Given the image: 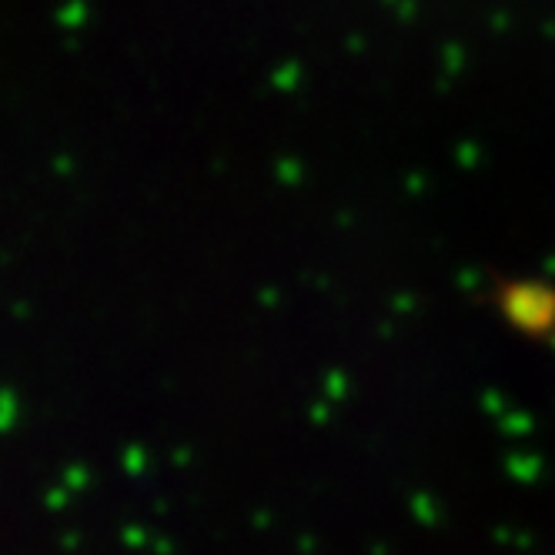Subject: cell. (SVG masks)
Segmentation results:
<instances>
[{"mask_svg":"<svg viewBox=\"0 0 555 555\" xmlns=\"http://www.w3.org/2000/svg\"><path fill=\"white\" fill-rule=\"evenodd\" d=\"M509 308V322L515 328H552L555 324V298L545 294L542 285H512L509 298L502 301Z\"/></svg>","mask_w":555,"mask_h":555,"instance_id":"obj_1","label":"cell"}]
</instances>
